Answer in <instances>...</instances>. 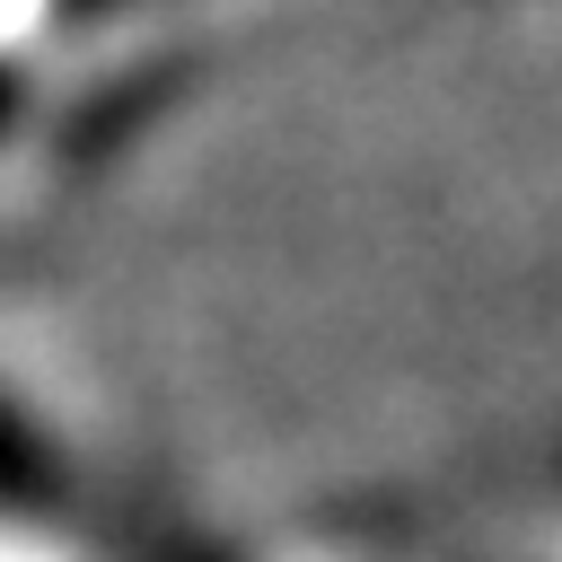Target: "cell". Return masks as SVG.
Masks as SVG:
<instances>
[]
</instances>
